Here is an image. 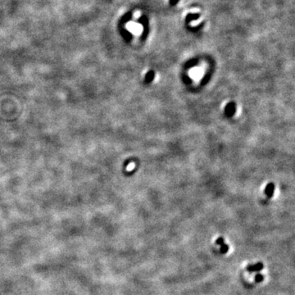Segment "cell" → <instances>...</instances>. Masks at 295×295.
Here are the masks:
<instances>
[{
    "instance_id": "8",
    "label": "cell",
    "mask_w": 295,
    "mask_h": 295,
    "mask_svg": "<svg viewBox=\"0 0 295 295\" xmlns=\"http://www.w3.org/2000/svg\"><path fill=\"white\" fill-rule=\"evenodd\" d=\"M223 244H225V238H222V237H219L216 240V245H222Z\"/></svg>"
},
{
    "instance_id": "6",
    "label": "cell",
    "mask_w": 295,
    "mask_h": 295,
    "mask_svg": "<svg viewBox=\"0 0 295 295\" xmlns=\"http://www.w3.org/2000/svg\"><path fill=\"white\" fill-rule=\"evenodd\" d=\"M263 280H264L263 275H261V274H260V273H258V274L255 275V277H254V280H255L257 283H260V282H261Z\"/></svg>"
},
{
    "instance_id": "4",
    "label": "cell",
    "mask_w": 295,
    "mask_h": 295,
    "mask_svg": "<svg viewBox=\"0 0 295 295\" xmlns=\"http://www.w3.org/2000/svg\"><path fill=\"white\" fill-rule=\"evenodd\" d=\"M274 184L273 183H270L269 184H267V188H266V193L268 197H271L273 195V193H274Z\"/></svg>"
},
{
    "instance_id": "1",
    "label": "cell",
    "mask_w": 295,
    "mask_h": 295,
    "mask_svg": "<svg viewBox=\"0 0 295 295\" xmlns=\"http://www.w3.org/2000/svg\"><path fill=\"white\" fill-rule=\"evenodd\" d=\"M264 268V265L262 262H258L257 264H253V265H248L246 267L248 272H258Z\"/></svg>"
},
{
    "instance_id": "7",
    "label": "cell",
    "mask_w": 295,
    "mask_h": 295,
    "mask_svg": "<svg viewBox=\"0 0 295 295\" xmlns=\"http://www.w3.org/2000/svg\"><path fill=\"white\" fill-rule=\"evenodd\" d=\"M153 76H154V74H153V71H149V72L147 74V76H146V81H147V82H150V81H152L153 79Z\"/></svg>"
},
{
    "instance_id": "2",
    "label": "cell",
    "mask_w": 295,
    "mask_h": 295,
    "mask_svg": "<svg viewBox=\"0 0 295 295\" xmlns=\"http://www.w3.org/2000/svg\"><path fill=\"white\" fill-rule=\"evenodd\" d=\"M128 28L131 32H133L134 34H140L142 31V26L138 24H135V23L131 24V26Z\"/></svg>"
},
{
    "instance_id": "5",
    "label": "cell",
    "mask_w": 295,
    "mask_h": 295,
    "mask_svg": "<svg viewBox=\"0 0 295 295\" xmlns=\"http://www.w3.org/2000/svg\"><path fill=\"white\" fill-rule=\"evenodd\" d=\"M220 251H221V253H226L228 251H229V245L227 244H223L222 245H221V248H220Z\"/></svg>"
},
{
    "instance_id": "3",
    "label": "cell",
    "mask_w": 295,
    "mask_h": 295,
    "mask_svg": "<svg viewBox=\"0 0 295 295\" xmlns=\"http://www.w3.org/2000/svg\"><path fill=\"white\" fill-rule=\"evenodd\" d=\"M235 104L233 102L229 103L226 106V108H225V112H226L227 115L228 116H232L233 114L235 113Z\"/></svg>"
}]
</instances>
